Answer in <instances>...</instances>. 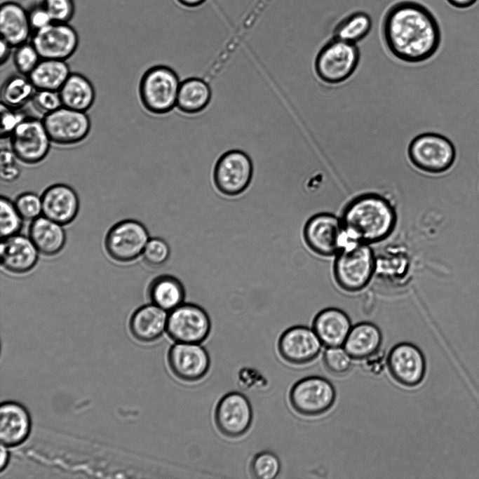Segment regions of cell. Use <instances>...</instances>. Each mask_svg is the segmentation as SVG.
I'll return each instance as SVG.
<instances>
[{"instance_id":"8","label":"cell","mask_w":479,"mask_h":479,"mask_svg":"<svg viewBox=\"0 0 479 479\" xmlns=\"http://www.w3.org/2000/svg\"><path fill=\"white\" fill-rule=\"evenodd\" d=\"M303 240L307 248L322 257H335L349 241L340 217L318 212L305 222Z\"/></svg>"},{"instance_id":"2","label":"cell","mask_w":479,"mask_h":479,"mask_svg":"<svg viewBox=\"0 0 479 479\" xmlns=\"http://www.w3.org/2000/svg\"><path fill=\"white\" fill-rule=\"evenodd\" d=\"M340 218L350 241L380 243L394 231L398 215L391 201L375 192L358 194L344 206Z\"/></svg>"},{"instance_id":"7","label":"cell","mask_w":479,"mask_h":479,"mask_svg":"<svg viewBox=\"0 0 479 479\" xmlns=\"http://www.w3.org/2000/svg\"><path fill=\"white\" fill-rule=\"evenodd\" d=\"M336 396L330 381L313 375L297 381L290 389L288 400L297 414L313 418L327 413L333 407Z\"/></svg>"},{"instance_id":"26","label":"cell","mask_w":479,"mask_h":479,"mask_svg":"<svg viewBox=\"0 0 479 479\" xmlns=\"http://www.w3.org/2000/svg\"><path fill=\"white\" fill-rule=\"evenodd\" d=\"M29 237L39 252L46 256L59 253L66 243V234L62 225L45 216L32 221Z\"/></svg>"},{"instance_id":"40","label":"cell","mask_w":479,"mask_h":479,"mask_svg":"<svg viewBox=\"0 0 479 479\" xmlns=\"http://www.w3.org/2000/svg\"><path fill=\"white\" fill-rule=\"evenodd\" d=\"M53 22L68 23L74 17L75 6L73 0H43Z\"/></svg>"},{"instance_id":"38","label":"cell","mask_w":479,"mask_h":479,"mask_svg":"<svg viewBox=\"0 0 479 479\" xmlns=\"http://www.w3.org/2000/svg\"><path fill=\"white\" fill-rule=\"evenodd\" d=\"M15 205L24 220H34L42 213L41 197L32 192H25L15 199Z\"/></svg>"},{"instance_id":"6","label":"cell","mask_w":479,"mask_h":479,"mask_svg":"<svg viewBox=\"0 0 479 479\" xmlns=\"http://www.w3.org/2000/svg\"><path fill=\"white\" fill-rule=\"evenodd\" d=\"M181 82L177 74L166 65H156L142 75L139 95L144 107L154 114H165L176 106Z\"/></svg>"},{"instance_id":"47","label":"cell","mask_w":479,"mask_h":479,"mask_svg":"<svg viewBox=\"0 0 479 479\" xmlns=\"http://www.w3.org/2000/svg\"><path fill=\"white\" fill-rule=\"evenodd\" d=\"M452 6L459 9H466L473 6L478 0H446Z\"/></svg>"},{"instance_id":"43","label":"cell","mask_w":479,"mask_h":479,"mask_svg":"<svg viewBox=\"0 0 479 479\" xmlns=\"http://www.w3.org/2000/svg\"><path fill=\"white\" fill-rule=\"evenodd\" d=\"M238 382L245 390H258L267 385L265 377L259 371L250 367H244L239 370Z\"/></svg>"},{"instance_id":"5","label":"cell","mask_w":479,"mask_h":479,"mask_svg":"<svg viewBox=\"0 0 479 479\" xmlns=\"http://www.w3.org/2000/svg\"><path fill=\"white\" fill-rule=\"evenodd\" d=\"M407 156L417 170L429 175L447 172L454 164L456 149L447 137L432 132L415 136L407 147Z\"/></svg>"},{"instance_id":"1","label":"cell","mask_w":479,"mask_h":479,"mask_svg":"<svg viewBox=\"0 0 479 479\" xmlns=\"http://www.w3.org/2000/svg\"><path fill=\"white\" fill-rule=\"evenodd\" d=\"M383 40L398 60L418 64L431 59L441 43V29L435 15L420 2L403 0L386 12L382 25Z\"/></svg>"},{"instance_id":"10","label":"cell","mask_w":479,"mask_h":479,"mask_svg":"<svg viewBox=\"0 0 479 479\" xmlns=\"http://www.w3.org/2000/svg\"><path fill=\"white\" fill-rule=\"evenodd\" d=\"M253 175V165L249 156L243 151L233 149L223 154L213 170V182L222 194L235 196L249 187Z\"/></svg>"},{"instance_id":"4","label":"cell","mask_w":479,"mask_h":479,"mask_svg":"<svg viewBox=\"0 0 479 479\" xmlns=\"http://www.w3.org/2000/svg\"><path fill=\"white\" fill-rule=\"evenodd\" d=\"M360 60V53L356 43L332 37L318 52L314 71L322 82L341 84L352 76Z\"/></svg>"},{"instance_id":"22","label":"cell","mask_w":479,"mask_h":479,"mask_svg":"<svg viewBox=\"0 0 479 479\" xmlns=\"http://www.w3.org/2000/svg\"><path fill=\"white\" fill-rule=\"evenodd\" d=\"M351 328L349 315L337 307L322 309L312 321V329L322 344L327 347L343 345Z\"/></svg>"},{"instance_id":"15","label":"cell","mask_w":479,"mask_h":479,"mask_svg":"<svg viewBox=\"0 0 479 479\" xmlns=\"http://www.w3.org/2000/svg\"><path fill=\"white\" fill-rule=\"evenodd\" d=\"M321 342L313 329L294 325L285 330L277 342L280 357L294 366H303L315 360L321 351Z\"/></svg>"},{"instance_id":"28","label":"cell","mask_w":479,"mask_h":479,"mask_svg":"<svg viewBox=\"0 0 479 479\" xmlns=\"http://www.w3.org/2000/svg\"><path fill=\"white\" fill-rule=\"evenodd\" d=\"M59 93L62 106L84 112L92 107L95 98L92 83L79 73L70 74Z\"/></svg>"},{"instance_id":"49","label":"cell","mask_w":479,"mask_h":479,"mask_svg":"<svg viewBox=\"0 0 479 479\" xmlns=\"http://www.w3.org/2000/svg\"><path fill=\"white\" fill-rule=\"evenodd\" d=\"M6 447L4 446L1 445V464H0V469L1 471H3V470L6 467L8 460H9V454L8 450L6 449Z\"/></svg>"},{"instance_id":"25","label":"cell","mask_w":479,"mask_h":479,"mask_svg":"<svg viewBox=\"0 0 479 479\" xmlns=\"http://www.w3.org/2000/svg\"><path fill=\"white\" fill-rule=\"evenodd\" d=\"M382 341L379 328L373 323L363 321L352 326L343 345L353 359L362 360L377 353Z\"/></svg>"},{"instance_id":"14","label":"cell","mask_w":479,"mask_h":479,"mask_svg":"<svg viewBox=\"0 0 479 479\" xmlns=\"http://www.w3.org/2000/svg\"><path fill=\"white\" fill-rule=\"evenodd\" d=\"M386 365L391 377L404 387H417L425 377L424 355L417 346L410 342H400L393 346L387 355Z\"/></svg>"},{"instance_id":"13","label":"cell","mask_w":479,"mask_h":479,"mask_svg":"<svg viewBox=\"0 0 479 479\" xmlns=\"http://www.w3.org/2000/svg\"><path fill=\"white\" fill-rule=\"evenodd\" d=\"M11 147L19 161L36 164L48 155L52 143L43 120L26 117L13 131Z\"/></svg>"},{"instance_id":"41","label":"cell","mask_w":479,"mask_h":479,"mask_svg":"<svg viewBox=\"0 0 479 479\" xmlns=\"http://www.w3.org/2000/svg\"><path fill=\"white\" fill-rule=\"evenodd\" d=\"M0 157L1 180L12 182L18 180L21 170L18 163V158L13 150L2 148Z\"/></svg>"},{"instance_id":"34","label":"cell","mask_w":479,"mask_h":479,"mask_svg":"<svg viewBox=\"0 0 479 479\" xmlns=\"http://www.w3.org/2000/svg\"><path fill=\"white\" fill-rule=\"evenodd\" d=\"M352 358L339 346L328 347L323 355L325 369L332 376L342 377L347 375L353 367Z\"/></svg>"},{"instance_id":"35","label":"cell","mask_w":479,"mask_h":479,"mask_svg":"<svg viewBox=\"0 0 479 479\" xmlns=\"http://www.w3.org/2000/svg\"><path fill=\"white\" fill-rule=\"evenodd\" d=\"M0 208L1 238L18 234L22 228L24 220L19 214L15 203L7 197L1 196Z\"/></svg>"},{"instance_id":"36","label":"cell","mask_w":479,"mask_h":479,"mask_svg":"<svg viewBox=\"0 0 479 479\" xmlns=\"http://www.w3.org/2000/svg\"><path fill=\"white\" fill-rule=\"evenodd\" d=\"M171 250L168 243L159 237L149 238L143 252L144 262L151 267H160L169 259Z\"/></svg>"},{"instance_id":"33","label":"cell","mask_w":479,"mask_h":479,"mask_svg":"<svg viewBox=\"0 0 479 479\" xmlns=\"http://www.w3.org/2000/svg\"><path fill=\"white\" fill-rule=\"evenodd\" d=\"M281 464L278 456L271 451H262L252 458L249 472L257 479H274L281 471Z\"/></svg>"},{"instance_id":"21","label":"cell","mask_w":479,"mask_h":479,"mask_svg":"<svg viewBox=\"0 0 479 479\" xmlns=\"http://www.w3.org/2000/svg\"><path fill=\"white\" fill-rule=\"evenodd\" d=\"M0 440L6 447H16L29 437L32 421L27 410L15 401H5L0 409Z\"/></svg>"},{"instance_id":"27","label":"cell","mask_w":479,"mask_h":479,"mask_svg":"<svg viewBox=\"0 0 479 479\" xmlns=\"http://www.w3.org/2000/svg\"><path fill=\"white\" fill-rule=\"evenodd\" d=\"M148 296L151 303L169 312L184 302L186 290L177 277L164 274L150 283Z\"/></svg>"},{"instance_id":"11","label":"cell","mask_w":479,"mask_h":479,"mask_svg":"<svg viewBox=\"0 0 479 479\" xmlns=\"http://www.w3.org/2000/svg\"><path fill=\"white\" fill-rule=\"evenodd\" d=\"M253 420V411L249 399L238 391L224 395L214 411V422L224 437L236 439L245 436Z\"/></svg>"},{"instance_id":"9","label":"cell","mask_w":479,"mask_h":479,"mask_svg":"<svg viewBox=\"0 0 479 479\" xmlns=\"http://www.w3.org/2000/svg\"><path fill=\"white\" fill-rule=\"evenodd\" d=\"M211 320L201 306L184 302L168 312L166 332L175 343L201 344L211 332Z\"/></svg>"},{"instance_id":"37","label":"cell","mask_w":479,"mask_h":479,"mask_svg":"<svg viewBox=\"0 0 479 479\" xmlns=\"http://www.w3.org/2000/svg\"><path fill=\"white\" fill-rule=\"evenodd\" d=\"M41 58L34 46L25 43L16 48L13 55V62L18 72L28 76L39 64Z\"/></svg>"},{"instance_id":"23","label":"cell","mask_w":479,"mask_h":479,"mask_svg":"<svg viewBox=\"0 0 479 479\" xmlns=\"http://www.w3.org/2000/svg\"><path fill=\"white\" fill-rule=\"evenodd\" d=\"M168 312L153 303L139 307L129 321V330L137 341L149 344L166 331Z\"/></svg>"},{"instance_id":"17","label":"cell","mask_w":479,"mask_h":479,"mask_svg":"<svg viewBox=\"0 0 479 479\" xmlns=\"http://www.w3.org/2000/svg\"><path fill=\"white\" fill-rule=\"evenodd\" d=\"M42 120L51 142L58 145L77 144L90 130V120L86 112L65 106L43 116Z\"/></svg>"},{"instance_id":"31","label":"cell","mask_w":479,"mask_h":479,"mask_svg":"<svg viewBox=\"0 0 479 479\" xmlns=\"http://www.w3.org/2000/svg\"><path fill=\"white\" fill-rule=\"evenodd\" d=\"M36 90L28 76L13 75L1 86V101L8 107L18 109L32 100Z\"/></svg>"},{"instance_id":"19","label":"cell","mask_w":479,"mask_h":479,"mask_svg":"<svg viewBox=\"0 0 479 479\" xmlns=\"http://www.w3.org/2000/svg\"><path fill=\"white\" fill-rule=\"evenodd\" d=\"M42 214L64 226L70 224L79 210V198L76 191L65 184L48 187L41 195Z\"/></svg>"},{"instance_id":"42","label":"cell","mask_w":479,"mask_h":479,"mask_svg":"<svg viewBox=\"0 0 479 479\" xmlns=\"http://www.w3.org/2000/svg\"><path fill=\"white\" fill-rule=\"evenodd\" d=\"M1 137L6 138L11 135L13 131L27 116L16 109L8 107L1 103Z\"/></svg>"},{"instance_id":"44","label":"cell","mask_w":479,"mask_h":479,"mask_svg":"<svg viewBox=\"0 0 479 479\" xmlns=\"http://www.w3.org/2000/svg\"><path fill=\"white\" fill-rule=\"evenodd\" d=\"M28 15L32 29L34 32L44 28L53 22L49 13L42 4L33 7L28 11Z\"/></svg>"},{"instance_id":"12","label":"cell","mask_w":479,"mask_h":479,"mask_svg":"<svg viewBox=\"0 0 479 479\" xmlns=\"http://www.w3.org/2000/svg\"><path fill=\"white\" fill-rule=\"evenodd\" d=\"M149 240L148 230L134 220L121 221L108 231L104 246L111 258L119 262H130L142 255Z\"/></svg>"},{"instance_id":"48","label":"cell","mask_w":479,"mask_h":479,"mask_svg":"<svg viewBox=\"0 0 479 479\" xmlns=\"http://www.w3.org/2000/svg\"><path fill=\"white\" fill-rule=\"evenodd\" d=\"M180 5L189 8H194L203 5L206 0H176Z\"/></svg>"},{"instance_id":"3","label":"cell","mask_w":479,"mask_h":479,"mask_svg":"<svg viewBox=\"0 0 479 479\" xmlns=\"http://www.w3.org/2000/svg\"><path fill=\"white\" fill-rule=\"evenodd\" d=\"M334 257L332 275L339 289L358 293L369 285L377 267L371 245L349 242Z\"/></svg>"},{"instance_id":"39","label":"cell","mask_w":479,"mask_h":479,"mask_svg":"<svg viewBox=\"0 0 479 479\" xmlns=\"http://www.w3.org/2000/svg\"><path fill=\"white\" fill-rule=\"evenodd\" d=\"M31 101L35 109L43 116L62 106L59 91L36 90Z\"/></svg>"},{"instance_id":"32","label":"cell","mask_w":479,"mask_h":479,"mask_svg":"<svg viewBox=\"0 0 479 479\" xmlns=\"http://www.w3.org/2000/svg\"><path fill=\"white\" fill-rule=\"evenodd\" d=\"M372 20L369 14L357 11L349 15L335 27L333 36L350 43H357L370 32Z\"/></svg>"},{"instance_id":"18","label":"cell","mask_w":479,"mask_h":479,"mask_svg":"<svg viewBox=\"0 0 479 479\" xmlns=\"http://www.w3.org/2000/svg\"><path fill=\"white\" fill-rule=\"evenodd\" d=\"M31 42L41 59L66 60L76 50L79 38L69 23L53 22L34 32Z\"/></svg>"},{"instance_id":"46","label":"cell","mask_w":479,"mask_h":479,"mask_svg":"<svg viewBox=\"0 0 479 479\" xmlns=\"http://www.w3.org/2000/svg\"><path fill=\"white\" fill-rule=\"evenodd\" d=\"M12 48L13 47L10 44H8L6 41L1 39V43H0V50H1L0 63H1V65H3L4 63H5L8 60V58L10 57Z\"/></svg>"},{"instance_id":"24","label":"cell","mask_w":479,"mask_h":479,"mask_svg":"<svg viewBox=\"0 0 479 479\" xmlns=\"http://www.w3.org/2000/svg\"><path fill=\"white\" fill-rule=\"evenodd\" d=\"M1 39L12 47L27 43L32 32L28 11L15 1H5L0 8Z\"/></svg>"},{"instance_id":"29","label":"cell","mask_w":479,"mask_h":479,"mask_svg":"<svg viewBox=\"0 0 479 479\" xmlns=\"http://www.w3.org/2000/svg\"><path fill=\"white\" fill-rule=\"evenodd\" d=\"M212 91L203 79L192 77L180 83L176 106L187 114H195L203 111L210 104Z\"/></svg>"},{"instance_id":"16","label":"cell","mask_w":479,"mask_h":479,"mask_svg":"<svg viewBox=\"0 0 479 479\" xmlns=\"http://www.w3.org/2000/svg\"><path fill=\"white\" fill-rule=\"evenodd\" d=\"M171 373L185 383H196L203 379L210 367V358L203 346L195 344L175 343L167 354Z\"/></svg>"},{"instance_id":"20","label":"cell","mask_w":479,"mask_h":479,"mask_svg":"<svg viewBox=\"0 0 479 479\" xmlns=\"http://www.w3.org/2000/svg\"><path fill=\"white\" fill-rule=\"evenodd\" d=\"M39 252L29 237L18 234L1 238V264L11 273L23 274L30 271L38 262Z\"/></svg>"},{"instance_id":"30","label":"cell","mask_w":479,"mask_h":479,"mask_svg":"<svg viewBox=\"0 0 479 479\" xmlns=\"http://www.w3.org/2000/svg\"><path fill=\"white\" fill-rule=\"evenodd\" d=\"M70 74L65 60L41 59L28 77L36 90L59 91Z\"/></svg>"},{"instance_id":"45","label":"cell","mask_w":479,"mask_h":479,"mask_svg":"<svg viewBox=\"0 0 479 479\" xmlns=\"http://www.w3.org/2000/svg\"><path fill=\"white\" fill-rule=\"evenodd\" d=\"M368 358L370 359L371 361L367 362L366 365H365V366H366L367 369L372 373L377 374L383 370L384 355L379 353V351Z\"/></svg>"}]
</instances>
